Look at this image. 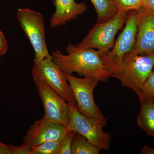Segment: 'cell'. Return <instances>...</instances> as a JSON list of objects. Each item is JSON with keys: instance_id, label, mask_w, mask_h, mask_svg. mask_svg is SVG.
I'll use <instances>...</instances> for the list:
<instances>
[{"instance_id": "obj_18", "label": "cell", "mask_w": 154, "mask_h": 154, "mask_svg": "<svg viewBox=\"0 0 154 154\" xmlns=\"http://www.w3.org/2000/svg\"><path fill=\"white\" fill-rule=\"evenodd\" d=\"M77 132L69 130L62 138L60 141V154H72V141Z\"/></svg>"}, {"instance_id": "obj_2", "label": "cell", "mask_w": 154, "mask_h": 154, "mask_svg": "<svg viewBox=\"0 0 154 154\" xmlns=\"http://www.w3.org/2000/svg\"><path fill=\"white\" fill-rule=\"evenodd\" d=\"M129 14V12L119 11L106 22L96 23L76 46L79 48L97 49L103 57L113 47L116 35L126 22Z\"/></svg>"}, {"instance_id": "obj_13", "label": "cell", "mask_w": 154, "mask_h": 154, "mask_svg": "<svg viewBox=\"0 0 154 154\" xmlns=\"http://www.w3.org/2000/svg\"><path fill=\"white\" fill-rule=\"evenodd\" d=\"M136 94L140 106L137 124L149 136L154 137V97L147 96L141 91Z\"/></svg>"}, {"instance_id": "obj_4", "label": "cell", "mask_w": 154, "mask_h": 154, "mask_svg": "<svg viewBox=\"0 0 154 154\" xmlns=\"http://www.w3.org/2000/svg\"><path fill=\"white\" fill-rule=\"evenodd\" d=\"M69 104L70 118L67 127L68 129L82 134L100 150L109 149L111 136L103 130L107 125V119L84 115L77 109L76 102Z\"/></svg>"}, {"instance_id": "obj_6", "label": "cell", "mask_w": 154, "mask_h": 154, "mask_svg": "<svg viewBox=\"0 0 154 154\" xmlns=\"http://www.w3.org/2000/svg\"><path fill=\"white\" fill-rule=\"evenodd\" d=\"M137 33L136 11L129 14L125 27L119 34L112 49L102 57L106 68L112 76L118 71L123 57L131 52L135 44Z\"/></svg>"}, {"instance_id": "obj_12", "label": "cell", "mask_w": 154, "mask_h": 154, "mask_svg": "<svg viewBox=\"0 0 154 154\" xmlns=\"http://www.w3.org/2000/svg\"><path fill=\"white\" fill-rule=\"evenodd\" d=\"M55 11L50 19L51 28H55L63 26L88 9L86 3H78L75 0H52Z\"/></svg>"}, {"instance_id": "obj_7", "label": "cell", "mask_w": 154, "mask_h": 154, "mask_svg": "<svg viewBox=\"0 0 154 154\" xmlns=\"http://www.w3.org/2000/svg\"><path fill=\"white\" fill-rule=\"evenodd\" d=\"M32 74L33 78L45 83L68 103L75 102L64 73L54 63L51 56L38 62H34Z\"/></svg>"}, {"instance_id": "obj_25", "label": "cell", "mask_w": 154, "mask_h": 154, "mask_svg": "<svg viewBox=\"0 0 154 154\" xmlns=\"http://www.w3.org/2000/svg\"></svg>"}, {"instance_id": "obj_23", "label": "cell", "mask_w": 154, "mask_h": 154, "mask_svg": "<svg viewBox=\"0 0 154 154\" xmlns=\"http://www.w3.org/2000/svg\"><path fill=\"white\" fill-rule=\"evenodd\" d=\"M0 154H13L9 145L0 142Z\"/></svg>"}, {"instance_id": "obj_20", "label": "cell", "mask_w": 154, "mask_h": 154, "mask_svg": "<svg viewBox=\"0 0 154 154\" xmlns=\"http://www.w3.org/2000/svg\"><path fill=\"white\" fill-rule=\"evenodd\" d=\"M9 146L13 154H32L30 148L22 144L19 146L9 145Z\"/></svg>"}, {"instance_id": "obj_1", "label": "cell", "mask_w": 154, "mask_h": 154, "mask_svg": "<svg viewBox=\"0 0 154 154\" xmlns=\"http://www.w3.org/2000/svg\"><path fill=\"white\" fill-rule=\"evenodd\" d=\"M66 51L67 55L56 50L51 55L53 61L64 73L71 75L75 72L80 76L94 78L102 82H107L112 76L98 50L79 48L69 43Z\"/></svg>"}, {"instance_id": "obj_10", "label": "cell", "mask_w": 154, "mask_h": 154, "mask_svg": "<svg viewBox=\"0 0 154 154\" xmlns=\"http://www.w3.org/2000/svg\"><path fill=\"white\" fill-rule=\"evenodd\" d=\"M69 130L66 127L48 121L43 116L30 127L23 137L22 144L31 150L33 147L46 142L60 140Z\"/></svg>"}, {"instance_id": "obj_3", "label": "cell", "mask_w": 154, "mask_h": 154, "mask_svg": "<svg viewBox=\"0 0 154 154\" xmlns=\"http://www.w3.org/2000/svg\"><path fill=\"white\" fill-rule=\"evenodd\" d=\"M154 67V54L141 55L130 52L123 59L118 71L113 77L122 86L136 93L148 78Z\"/></svg>"}, {"instance_id": "obj_14", "label": "cell", "mask_w": 154, "mask_h": 154, "mask_svg": "<svg viewBox=\"0 0 154 154\" xmlns=\"http://www.w3.org/2000/svg\"><path fill=\"white\" fill-rule=\"evenodd\" d=\"M97 15L96 23L106 22L114 17L118 10L113 0H91Z\"/></svg>"}, {"instance_id": "obj_9", "label": "cell", "mask_w": 154, "mask_h": 154, "mask_svg": "<svg viewBox=\"0 0 154 154\" xmlns=\"http://www.w3.org/2000/svg\"><path fill=\"white\" fill-rule=\"evenodd\" d=\"M33 79L42 102L45 118L67 127L70 118L69 103L45 83L36 78Z\"/></svg>"}, {"instance_id": "obj_8", "label": "cell", "mask_w": 154, "mask_h": 154, "mask_svg": "<svg viewBox=\"0 0 154 154\" xmlns=\"http://www.w3.org/2000/svg\"><path fill=\"white\" fill-rule=\"evenodd\" d=\"M65 74L69 83L78 110L84 115L99 119H107L94 101V91L99 81L93 78H78Z\"/></svg>"}, {"instance_id": "obj_15", "label": "cell", "mask_w": 154, "mask_h": 154, "mask_svg": "<svg viewBox=\"0 0 154 154\" xmlns=\"http://www.w3.org/2000/svg\"><path fill=\"white\" fill-rule=\"evenodd\" d=\"M100 150L82 134L77 133L72 141V154H98Z\"/></svg>"}, {"instance_id": "obj_22", "label": "cell", "mask_w": 154, "mask_h": 154, "mask_svg": "<svg viewBox=\"0 0 154 154\" xmlns=\"http://www.w3.org/2000/svg\"><path fill=\"white\" fill-rule=\"evenodd\" d=\"M142 8L154 11V0H143Z\"/></svg>"}, {"instance_id": "obj_24", "label": "cell", "mask_w": 154, "mask_h": 154, "mask_svg": "<svg viewBox=\"0 0 154 154\" xmlns=\"http://www.w3.org/2000/svg\"><path fill=\"white\" fill-rule=\"evenodd\" d=\"M141 153L142 154H154V149L150 147L147 146H144L141 151Z\"/></svg>"}, {"instance_id": "obj_21", "label": "cell", "mask_w": 154, "mask_h": 154, "mask_svg": "<svg viewBox=\"0 0 154 154\" xmlns=\"http://www.w3.org/2000/svg\"><path fill=\"white\" fill-rule=\"evenodd\" d=\"M8 49V43L5 37L0 29V56L5 54Z\"/></svg>"}, {"instance_id": "obj_16", "label": "cell", "mask_w": 154, "mask_h": 154, "mask_svg": "<svg viewBox=\"0 0 154 154\" xmlns=\"http://www.w3.org/2000/svg\"><path fill=\"white\" fill-rule=\"evenodd\" d=\"M60 140L50 141L33 147L32 154H60Z\"/></svg>"}, {"instance_id": "obj_5", "label": "cell", "mask_w": 154, "mask_h": 154, "mask_svg": "<svg viewBox=\"0 0 154 154\" xmlns=\"http://www.w3.org/2000/svg\"><path fill=\"white\" fill-rule=\"evenodd\" d=\"M17 18L34 51V62H38L50 55L45 40L44 20L41 13L28 8H19Z\"/></svg>"}, {"instance_id": "obj_11", "label": "cell", "mask_w": 154, "mask_h": 154, "mask_svg": "<svg viewBox=\"0 0 154 154\" xmlns=\"http://www.w3.org/2000/svg\"><path fill=\"white\" fill-rule=\"evenodd\" d=\"M137 33L131 52L138 55L154 54V11L142 8L136 11Z\"/></svg>"}, {"instance_id": "obj_19", "label": "cell", "mask_w": 154, "mask_h": 154, "mask_svg": "<svg viewBox=\"0 0 154 154\" xmlns=\"http://www.w3.org/2000/svg\"><path fill=\"white\" fill-rule=\"evenodd\" d=\"M140 91L147 96L154 97V68Z\"/></svg>"}, {"instance_id": "obj_17", "label": "cell", "mask_w": 154, "mask_h": 154, "mask_svg": "<svg viewBox=\"0 0 154 154\" xmlns=\"http://www.w3.org/2000/svg\"><path fill=\"white\" fill-rule=\"evenodd\" d=\"M118 11H138L142 8L143 0H113Z\"/></svg>"}]
</instances>
